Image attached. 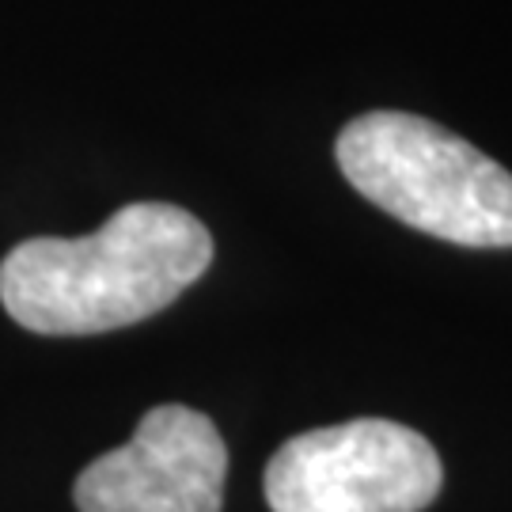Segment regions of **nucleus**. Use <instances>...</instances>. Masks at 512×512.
Listing matches in <instances>:
<instances>
[{"mask_svg":"<svg viewBox=\"0 0 512 512\" xmlns=\"http://www.w3.org/2000/svg\"><path fill=\"white\" fill-rule=\"evenodd\" d=\"M209 262L213 236L194 213L133 202L92 236L12 247L0 262V304L35 334H103L164 311Z\"/></svg>","mask_w":512,"mask_h":512,"instance_id":"1","label":"nucleus"},{"mask_svg":"<svg viewBox=\"0 0 512 512\" xmlns=\"http://www.w3.org/2000/svg\"><path fill=\"white\" fill-rule=\"evenodd\" d=\"M353 190L459 247H512V171L452 129L406 110L353 118L334 145Z\"/></svg>","mask_w":512,"mask_h":512,"instance_id":"2","label":"nucleus"},{"mask_svg":"<svg viewBox=\"0 0 512 512\" xmlns=\"http://www.w3.org/2000/svg\"><path fill=\"white\" fill-rule=\"evenodd\" d=\"M440 482L437 448L387 418L300 433L266 463L274 512H421L437 501Z\"/></svg>","mask_w":512,"mask_h":512,"instance_id":"3","label":"nucleus"},{"mask_svg":"<svg viewBox=\"0 0 512 512\" xmlns=\"http://www.w3.org/2000/svg\"><path fill=\"white\" fill-rule=\"evenodd\" d=\"M228 448L213 418L152 406L129 444L92 459L73 486L80 512H220Z\"/></svg>","mask_w":512,"mask_h":512,"instance_id":"4","label":"nucleus"}]
</instances>
